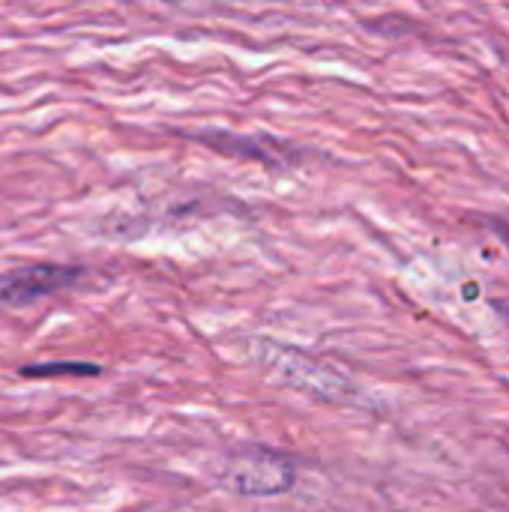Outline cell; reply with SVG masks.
Masks as SVG:
<instances>
[{
	"instance_id": "obj_1",
	"label": "cell",
	"mask_w": 509,
	"mask_h": 512,
	"mask_svg": "<svg viewBox=\"0 0 509 512\" xmlns=\"http://www.w3.org/2000/svg\"><path fill=\"white\" fill-rule=\"evenodd\" d=\"M225 486L234 489L237 495H249V498H273V495H285L291 492L297 471L294 465L264 447H246L237 450L228 465H225Z\"/></svg>"
},
{
	"instance_id": "obj_2",
	"label": "cell",
	"mask_w": 509,
	"mask_h": 512,
	"mask_svg": "<svg viewBox=\"0 0 509 512\" xmlns=\"http://www.w3.org/2000/svg\"><path fill=\"white\" fill-rule=\"evenodd\" d=\"M84 279V267L69 264H27L0 273V306H27L42 297L75 288Z\"/></svg>"
},
{
	"instance_id": "obj_3",
	"label": "cell",
	"mask_w": 509,
	"mask_h": 512,
	"mask_svg": "<svg viewBox=\"0 0 509 512\" xmlns=\"http://www.w3.org/2000/svg\"><path fill=\"white\" fill-rule=\"evenodd\" d=\"M186 138L231 156V159H243V162H258L267 168H291L300 165L306 159V153L288 141L279 138H267V135H234V132H189Z\"/></svg>"
},
{
	"instance_id": "obj_4",
	"label": "cell",
	"mask_w": 509,
	"mask_h": 512,
	"mask_svg": "<svg viewBox=\"0 0 509 512\" xmlns=\"http://www.w3.org/2000/svg\"><path fill=\"white\" fill-rule=\"evenodd\" d=\"M18 372L24 378H63V375L96 378V375H102V366H96V363H33V366H21Z\"/></svg>"
},
{
	"instance_id": "obj_5",
	"label": "cell",
	"mask_w": 509,
	"mask_h": 512,
	"mask_svg": "<svg viewBox=\"0 0 509 512\" xmlns=\"http://www.w3.org/2000/svg\"><path fill=\"white\" fill-rule=\"evenodd\" d=\"M480 222L509 249V216H483Z\"/></svg>"
},
{
	"instance_id": "obj_6",
	"label": "cell",
	"mask_w": 509,
	"mask_h": 512,
	"mask_svg": "<svg viewBox=\"0 0 509 512\" xmlns=\"http://www.w3.org/2000/svg\"><path fill=\"white\" fill-rule=\"evenodd\" d=\"M492 309L498 312V318L509 327V297H501V300H492Z\"/></svg>"
}]
</instances>
